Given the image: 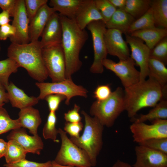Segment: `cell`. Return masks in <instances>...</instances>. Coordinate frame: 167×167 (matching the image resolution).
I'll return each instance as SVG.
<instances>
[{
	"label": "cell",
	"instance_id": "1",
	"mask_svg": "<svg viewBox=\"0 0 167 167\" xmlns=\"http://www.w3.org/2000/svg\"><path fill=\"white\" fill-rule=\"evenodd\" d=\"M125 110L128 116L134 118L142 109L153 107L159 101L166 99L167 88H163L155 80H147L124 88Z\"/></svg>",
	"mask_w": 167,
	"mask_h": 167
},
{
	"label": "cell",
	"instance_id": "2",
	"mask_svg": "<svg viewBox=\"0 0 167 167\" xmlns=\"http://www.w3.org/2000/svg\"><path fill=\"white\" fill-rule=\"evenodd\" d=\"M60 16L62 28L61 45L66 61L65 77L70 79L82 66L79 54L88 35L85 29H82L79 27L75 19Z\"/></svg>",
	"mask_w": 167,
	"mask_h": 167
},
{
	"label": "cell",
	"instance_id": "3",
	"mask_svg": "<svg viewBox=\"0 0 167 167\" xmlns=\"http://www.w3.org/2000/svg\"><path fill=\"white\" fill-rule=\"evenodd\" d=\"M39 41L25 44L11 43L7 48L8 58L25 69L33 79L42 82L48 77L43 62Z\"/></svg>",
	"mask_w": 167,
	"mask_h": 167
},
{
	"label": "cell",
	"instance_id": "4",
	"mask_svg": "<svg viewBox=\"0 0 167 167\" xmlns=\"http://www.w3.org/2000/svg\"><path fill=\"white\" fill-rule=\"evenodd\" d=\"M81 113L84 118L85 124L83 134L77 138L70 137V139L87 154L92 167L96 166L97 157L103 144L102 135L104 126L94 117L86 112Z\"/></svg>",
	"mask_w": 167,
	"mask_h": 167
},
{
	"label": "cell",
	"instance_id": "5",
	"mask_svg": "<svg viewBox=\"0 0 167 167\" xmlns=\"http://www.w3.org/2000/svg\"><path fill=\"white\" fill-rule=\"evenodd\" d=\"M124 96V90L118 87L107 99L94 102L90 108V114L104 126H112L117 118L125 110Z\"/></svg>",
	"mask_w": 167,
	"mask_h": 167
},
{
	"label": "cell",
	"instance_id": "6",
	"mask_svg": "<svg viewBox=\"0 0 167 167\" xmlns=\"http://www.w3.org/2000/svg\"><path fill=\"white\" fill-rule=\"evenodd\" d=\"M61 140V147L54 160L63 165L77 167H91L89 157L87 153L74 143L62 129H58Z\"/></svg>",
	"mask_w": 167,
	"mask_h": 167
},
{
	"label": "cell",
	"instance_id": "7",
	"mask_svg": "<svg viewBox=\"0 0 167 167\" xmlns=\"http://www.w3.org/2000/svg\"><path fill=\"white\" fill-rule=\"evenodd\" d=\"M42 52L44 64L52 82L65 80L66 61L61 43L45 47Z\"/></svg>",
	"mask_w": 167,
	"mask_h": 167
},
{
	"label": "cell",
	"instance_id": "8",
	"mask_svg": "<svg viewBox=\"0 0 167 167\" xmlns=\"http://www.w3.org/2000/svg\"><path fill=\"white\" fill-rule=\"evenodd\" d=\"M35 84L40 91L37 97L39 100L44 99L49 94H59L66 97L65 103L68 105L73 97L80 96L87 98L88 96L87 89L81 85L75 84L72 79H66L57 82H36Z\"/></svg>",
	"mask_w": 167,
	"mask_h": 167
},
{
	"label": "cell",
	"instance_id": "9",
	"mask_svg": "<svg viewBox=\"0 0 167 167\" xmlns=\"http://www.w3.org/2000/svg\"><path fill=\"white\" fill-rule=\"evenodd\" d=\"M87 27L92 35L94 51V60L90 71L93 73L102 74L104 71L103 62L108 54L104 40L107 28L102 20L92 22Z\"/></svg>",
	"mask_w": 167,
	"mask_h": 167
},
{
	"label": "cell",
	"instance_id": "10",
	"mask_svg": "<svg viewBox=\"0 0 167 167\" xmlns=\"http://www.w3.org/2000/svg\"><path fill=\"white\" fill-rule=\"evenodd\" d=\"M103 65L107 69L113 71L120 79L124 88L139 82L140 73L135 68L134 61L129 57L118 62L106 58L103 61Z\"/></svg>",
	"mask_w": 167,
	"mask_h": 167
},
{
	"label": "cell",
	"instance_id": "11",
	"mask_svg": "<svg viewBox=\"0 0 167 167\" xmlns=\"http://www.w3.org/2000/svg\"><path fill=\"white\" fill-rule=\"evenodd\" d=\"M148 125L134 122L130 127L133 141L138 143L151 139L167 138V119H157Z\"/></svg>",
	"mask_w": 167,
	"mask_h": 167
},
{
	"label": "cell",
	"instance_id": "12",
	"mask_svg": "<svg viewBox=\"0 0 167 167\" xmlns=\"http://www.w3.org/2000/svg\"><path fill=\"white\" fill-rule=\"evenodd\" d=\"M12 25L14 27L15 36L10 38L11 43L25 44L29 43V20L25 8L24 0H16Z\"/></svg>",
	"mask_w": 167,
	"mask_h": 167
},
{
	"label": "cell",
	"instance_id": "13",
	"mask_svg": "<svg viewBox=\"0 0 167 167\" xmlns=\"http://www.w3.org/2000/svg\"><path fill=\"white\" fill-rule=\"evenodd\" d=\"M126 41L129 45L131 51L130 57L136 65L140 67V79L142 81L148 76V64L150 49L141 39L125 34Z\"/></svg>",
	"mask_w": 167,
	"mask_h": 167
},
{
	"label": "cell",
	"instance_id": "14",
	"mask_svg": "<svg viewBox=\"0 0 167 167\" xmlns=\"http://www.w3.org/2000/svg\"><path fill=\"white\" fill-rule=\"evenodd\" d=\"M133 167H167V154L139 144L135 148Z\"/></svg>",
	"mask_w": 167,
	"mask_h": 167
},
{
	"label": "cell",
	"instance_id": "15",
	"mask_svg": "<svg viewBox=\"0 0 167 167\" xmlns=\"http://www.w3.org/2000/svg\"><path fill=\"white\" fill-rule=\"evenodd\" d=\"M122 33L115 29H107L104 40L108 54L117 57L119 60L130 57L127 43L123 39Z\"/></svg>",
	"mask_w": 167,
	"mask_h": 167
},
{
	"label": "cell",
	"instance_id": "16",
	"mask_svg": "<svg viewBox=\"0 0 167 167\" xmlns=\"http://www.w3.org/2000/svg\"><path fill=\"white\" fill-rule=\"evenodd\" d=\"M8 140H14L18 143L28 153L40 155L44 145L38 135H28L24 128L20 127L11 131L6 137Z\"/></svg>",
	"mask_w": 167,
	"mask_h": 167
},
{
	"label": "cell",
	"instance_id": "17",
	"mask_svg": "<svg viewBox=\"0 0 167 167\" xmlns=\"http://www.w3.org/2000/svg\"><path fill=\"white\" fill-rule=\"evenodd\" d=\"M41 36V39L39 41L42 48L61 43L62 28L59 13L56 12L51 16Z\"/></svg>",
	"mask_w": 167,
	"mask_h": 167
},
{
	"label": "cell",
	"instance_id": "18",
	"mask_svg": "<svg viewBox=\"0 0 167 167\" xmlns=\"http://www.w3.org/2000/svg\"><path fill=\"white\" fill-rule=\"evenodd\" d=\"M55 12V10L47 4L41 8L30 21L29 36L30 42L38 41L49 19Z\"/></svg>",
	"mask_w": 167,
	"mask_h": 167
},
{
	"label": "cell",
	"instance_id": "19",
	"mask_svg": "<svg viewBox=\"0 0 167 167\" xmlns=\"http://www.w3.org/2000/svg\"><path fill=\"white\" fill-rule=\"evenodd\" d=\"M74 19L82 29H84L92 22L102 20L104 22L94 0H82Z\"/></svg>",
	"mask_w": 167,
	"mask_h": 167
},
{
	"label": "cell",
	"instance_id": "20",
	"mask_svg": "<svg viewBox=\"0 0 167 167\" xmlns=\"http://www.w3.org/2000/svg\"><path fill=\"white\" fill-rule=\"evenodd\" d=\"M6 90L12 106L20 109L32 106L37 104L39 100L37 97L28 96L11 81L6 87Z\"/></svg>",
	"mask_w": 167,
	"mask_h": 167
},
{
	"label": "cell",
	"instance_id": "21",
	"mask_svg": "<svg viewBox=\"0 0 167 167\" xmlns=\"http://www.w3.org/2000/svg\"><path fill=\"white\" fill-rule=\"evenodd\" d=\"M17 119L21 127L29 130L33 135H38L37 130L42 120L39 110L32 106L20 109Z\"/></svg>",
	"mask_w": 167,
	"mask_h": 167
},
{
	"label": "cell",
	"instance_id": "22",
	"mask_svg": "<svg viewBox=\"0 0 167 167\" xmlns=\"http://www.w3.org/2000/svg\"><path fill=\"white\" fill-rule=\"evenodd\" d=\"M135 20L124 9H117L105 24L107 29H116L126 34Z\"/></svg>",
	"mask_w": 167,
	"mask_h": 167
},
{
	"label": "cell",
	"instance_id": "23",
	"mask_svg": "<svg viewBox=\"0 0 167 167\" xmlns=\"http://www.w3.org/2000/svg\"><path fill=\"white\" fill-rule=\"evenodd\" d=\"M130 35L144 41L151 50L160 40L167 36V28L155 27L135 31Z\"/></svg>",
	"mask_w": 167,
	"mask_h": 167
},
{
	"label": "cell",
	"instance_id": "24",
	"mask_svg": "<svg viewBox=\"0 0 167 167\" xmlns=\"http://www.w3.org/2000/svg\"><path fill=\"white\" fill-rule=\"evenodd\" d=\"M82 0H50L49 6L61 15L74 19Z\"/></svg>",
	"mask_w": 167,
	"mask_h": 167
},
{
	"label": "cell",
	"instance_id": "25",
	"mask_svg": "<svg viewBox=\"0 0 167 167\" xmlns=\"http://www.w3.org/2000/svg\"><path fill=\"white\" fill-rule=\"evenodd\" d=\"M164 63L153 58L148 60V76L156 81L163 88H167V68Z\"/></svg>",
	"mask_w": 167,
	"mask_h": 167
},
{
	"label": "cell",
	"instance_id": "26",
	"mask_svg": "<svg viewBox=\"0 0 167 167\" xmlns=\"http://www.w3.org/2000/svg\"><path fill=\"white\" fill-rule=\"evenodd\" d=\"M150 7L155 27L167 28V0H152Z\"/></svg>",
	"mask_w": 167,
	"mask_h": 167
},
{
	"label": "cell",
	"instance_id": "27",
	"mask_svg": "<svg viewBox=\"0 0 167 167\" xmlns=\"http://www.w3.org/2000/svg\"><path fill=\"white\" fill-rule=\"evenodd\" d=\"M167 119V101L164 99L159 101L148 113L145 114H141L136 119L135 122H144L147 121L152 122L157 119Z\"/></svg>",
	"mask_w": 167,
	"mask_h": 167
},
{
	"label": "cell",
	"instance_id": "28",
	"mask_svg": "<svg viewBox=\"0 0 167 167\" xmlns=\"http://www.w3.org/2000/svg\"><path fill=\"white\" fill-rule=\"evenodd\" d=\"M151 1L150 0H126L124 9L135 19H137L149 9Z\"/></svg>",
	"mask_w": 167,
	"mask_h": 167
},
{
	"label": "cell",
	"instance_id": "29",
	"mask_svg": "<svg viewBox=\"0 0 167 167\" xmlns=\"http://www.w3.org/2000/svg\"><path fill=\"white\" fill-rule=\"evenodd\" d=\"M6 152L5 156L6 164L17 162L26 159L28 152L17 142L8 140Z\"/></svg>",
	"mask_w": 167,
	"mask_h": 167
},
{
	"label": "cell",
	"instance_id": "30",
	"mask_svg": "<svg viewBox=\"0 0 167 167\" xmlns=\"http://www.w3.org/2000/svg\"><path fill=\"white\" fill-rule=\"evenodd\" d=\"M19 66L13 59L8 58L0 60V83L5 88L8 86L9 77L11 74L16 73Z\"/></svg>",
	"mask_w": 167,
	"mask_h": 167
},
{
	"label": "cell",
	"instance_id": "31",
	"mask_svg": "<svg viewBox=\"0 0 167 167\" xmlns=\"http://www.w3.org/2000/svg\"><path fill=\"white\" fill-rule=\"evenodd\" d=\"M155 27L151 7L143 15L135 20L131 25L127 34L135 31Z\"/></svg>",
	"mask_w": 167,
	"mask_h": 167
},
{
	"label": "cell",
	"instance_id": "32",
	"mask_svg": "<svg viewBox=\"0 0 167 167\" xmlns=\"http://www.w3.org/2000/svg\"><path fill=\"white\" fill-rule=\"evenodd\" d=\"M57 116L55 112L50 111L43 129L42 135L45 139H51L57 142L58 129L56 127Z\"/></svg>",
	"mask_w": 167,
	"mask_h": 167
},
{
	"label": "cell",
	"instance_id": "33",
	"mask_svg": "<svg viewBox=\"0 0 167 167\" xmlns=\"http://www.w3.org/2000/svg\"><path fill=\"white\" fill-rule=\"evenodd\" d=\"M20 127L17 119H11L5 109L0 108V135Z\"/></svg>",
	"mask_w": 167,
	"mask_h": 167
},
{
	"label": "cell",
	"instance_id": "34",
	"mask_svg": "<svg viewBox=\"0 0 167 167\" xmlns=\"http://www.w3.org/2000/svg\"><path fill=\"white\" fill-rule=\"evenodd\" d=\"M149 58L156 59L167 65V36L160 40L150 50Z\"/></svg>",
	"mask_w": 167,
	"mask_h": 167
},
{
	"label": "cell",
	"instance_id": "35",
	"mask_svg": "<svg viewBox=\"0 0 167 167\" xmlns=\"http://www.w3.org/2000/svg\"><path fill=\"white\" fill-rule=\"evenodd\" d=\"M96 5L100 12L105 24L111 18L117 9L109 0H94Z\"/></svg>",
	"mask_w": 167,
	"mask_h": 167
},
{
	"label": "cell",
	"instance_id": "36",
	"mask_svg": "<svg viewBox=\"0 0 167 167\" xmlns=\"http://www.w3.org/2000/svg\"><path fill=\"white\" fill-rule=\"evenodd\" d=\"M138 144L167 154V138L151 139Z\"/></svg>",
	"mask_w": 167,
	"mask_h": 167
},
{
	"label": "cell",
	"instance_id": "37",
	"mask_svg": "<svg viewBox=\"0 0 167 167\" xmlns=\"http://www.w3.org/2000/svg\"><path fill=\"white\" fill-rule=\"evenodd\" d=\"M48 2V0H24L25 8L29 22L41 8L47 4Z\"/></svg>",
	"mask_w": 167,
	"mask_h": 167
},
{
	"label": "cell",
	"instance_id": "38",
	"mask_svg": "<svg viewBox=\"0 0 167 167\" xmlns=\"http://www.w3.org/2000/svg\"><path fill=\"white\" fill-rule=\"evenodd\" d=\"M5 167H52V161L38 163L28 160L26 159L13 163L4 165Z\"/></svg>",
	"mask_w": 167,
	"mask_h": 167
},
{
	"label": "cell",
	"instance_id": "39",
	"mask_svg": "<svg viewBox=\"0 0 167 167\" xmlns=\"http://www.w3.org/2000/svg\"><path fill=\"white\" fill-rule=\"evenodd\" d=\"M44 99L47 102L50 111L55 112L58 109L61 102L66 99V97L59 94H50Z\"/></svg>",
	"mask_w": 167,
	"mask_h": 167
},
{
	"label": "cell",
	"instance_id": "40",
	"mask_svg": "<svg viewBox=\"0 0 167 167\" xmlns=\"http://www.w3.org/2000/svg\"><path fill=\"white\" fill-rule=\"evenodd\" d=\"M112 92L109 84L99 85L95 89L93 96L96 101H102L109 98Z\"/></svg>",
	"mask_w": 167,
	"mask_h": 167
},
{
	"label": "cell",
	"instance_id": "41",
	"mask_svg": "<svg viewBox=\"0 0 167 167\" xmlns=\"http://www.w3.org/2000/svg\"><path fill=\"white\" fill-rule=\"evenodd\" d=\"M83 127V124L81 122L76 123L66 122L64 125V131L69 134L70 137L77 138L80 136V132Z\"/></svg>",
	"mask_w": 167,
	"mask_h": 167
},
{
	"label": "cell",
	"instance_id": "42",
	"mask_svg": "<svg viewBox=\"0 0 167 167\" xmlns=\"http://www.w3.org/2000/svg\"><path fill=\"white\" fill-rule=\"evenodd\" d=\"M80 109V107L76 104H75L72 109L64 114V118L66 122L71 123L81 122L82 118L79 113Z\"/></svg>",
	"mask_w": 167,
	"mask_h": 167
},
{
	"label": "cell",
	"instance_id": "43",
	"mask_svg": "<svg viewBox=\"0 0 167 167\" xmlns=\"http://www.w3.org/2000/svg\"><path fill=\"white\" fill-rule=\"evenodd\" d=\"M15 33L14 27L9 24L0 26V40L5 41L14 36Z\"/></svg>",
	"mask_w": 167,
	"mask_h": 167
},
{
	"label": "cell",
	"instance_id": "44",
	"mask_svg": "<svg viewBox=\"0 0 167 167\" xmlns=\"http://www.w3.org/2000/svg\"><path fill=\"white\" fill-rule=\"evenodd\" d=\"M16 0H0V7L2 11L8 12L10 16L13 17L15 12Z\"/></svg>",
	"mask_w": 167,
	"mask_h": 167
},
{
	"label": "cell",
	"instance_id": "45",
	"mask_svg": "<svg viewBox=\"0 0 167 167\" xmlns=\"http://www.w3.org/2000/svg\"><path fill=\"white\" fill-rule=\"evenodd\" d=\"M6 90L5 87L0 83V108L9 101L8 93Z\"/></svg>",
	"mask_w": 167,
	"mask_h": 167
},
{
	"label": "cell",
	"instance_id": "46",
	"mask_svg": "<svg viewBox=\"0 0 167 167\" xmlns=\"http://www.w3.org/2000/svg\"><path fill=\"white\" fill-rule=\"evenodd\" d=\"M10 17L8 12L2 11L0 13V26L9 24L11 21Z\"/></svg>",
	"mask_w": 167,
	"mask_h": 167
},
{
	"label": "cell",
	"instance_id": "47",
	"mask_svg": "<svg viewBox=\"0 0 167 167\" xmlns=\"http://www.w3.org/2000/svg\"><path fill=\"white\" fill-rule=\"evenodd\" d=\"M7 142L0 138V158L5 156L7 152Z\"/></svg>",
	"mask_w": 167,
	"mask_h": 167
},
{
	"label": "cell",
	"instance_id": "48",
	"mask_svg": "<svg viewBox=\"0 0 167 167\" xmlns=\"http://www.w3.org/2000/svg\"><path fill=\"white\" fill-rule=\"evenodd\" d=\"M126 0H109L112 5L117 9H124Z\"/></svg>",
	"mask_w": 167,
	"mask_h": 167
},
{
	"label": "cell",
	"instance_id": "49",
	"mask_svg": "<svg viewBox=\"0 0 167 167\" xmlns=\"http://www.w3.org/2000/svg\"><path fill=\"white\" fill-rule=\"evenodd\" d=\"M112 167H132L129 164L118 160L114 164Z\"/></svg>",
	"mask_w": 167,
	"mask_h": 167
},
{
	"label": "cell",
	"instance_id": "50",
	"mask_svg": "<svg viewBox=\"0 0 167 167\" xmlns=\"http://www.w3.org/2000/svg\"><path fill=\"white\" fill-rule=\"evenodd\" d=\"M52 161V167H77L71 166L62 165L56 163L54 161Z\"/></svg>",
	"mask_w": 167,
	"mask_h": 167
},
{
	"label": "cell",
	"instance_id": "51",
	"mask_svg": "<svg viewBox=\"0 0 167 167\" xmlns=\"http://www.w3.org/2000/svg\"><path fill=\"white\" fill-rule=\"evenodd\" d=\"M1 44H0V51H1Z\"/></svg>",
	"mask_w": 167,
	"mask_h": 167
}]
</instances>
